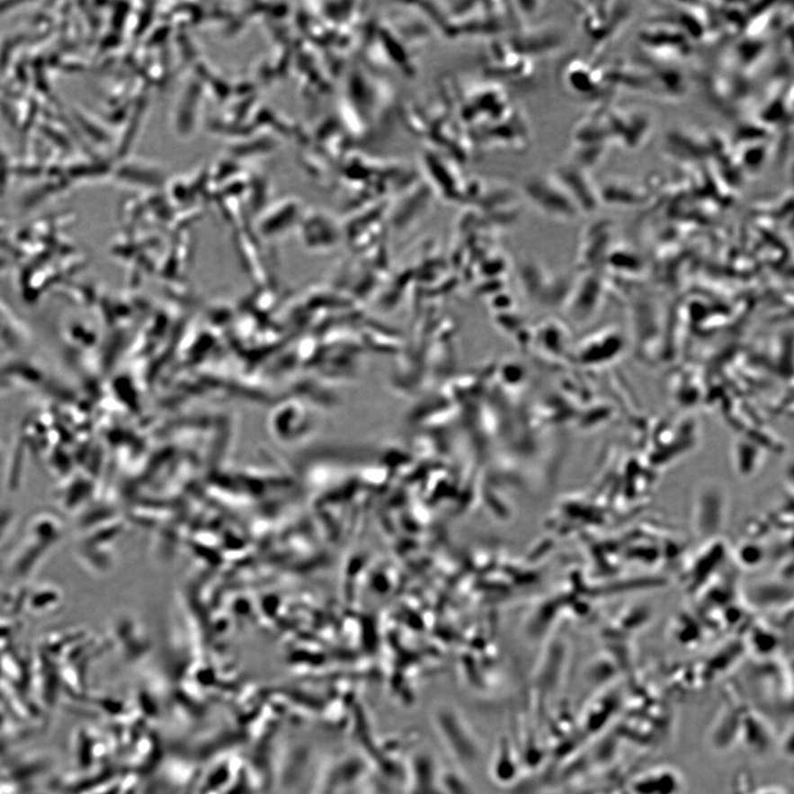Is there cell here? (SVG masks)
Instances as JSON below:
<instances>
[{
    "label": "cell",
    "mask_w": 794,
    "mask_h": 794,
    "mask_svg": "<svg viewBox=\"0 0 794 794\" xmlns=\"http://www.w3.org/2000/svg\"><path fill=\"white\" fill-rule=\"evenodd\" d=\"M521 196L549 217L575 218L581 211L553 174L532 175L526 179L521 189Z\"/></svg>",
    "instance_id": "1"
},
{
    "label": "cell",
    "mask_w": 794,
    "mask_h": 794,
    "mask_svg": "<svg viewBox=\"0 0 794 794\" xmlns=\"http://www.w3.org/2000/svg\"><path fill=\"white\" fill-rule=\"evenodd\" d=\"M426 173L433 193H440L442 199L451 202H465L469 200L472 180L464 179L460 170L451 165V160L433 152L425 157Z\"/></svg>",
    "instance_id": "2"
},
{
    "label": "cell",
    "mask_w": 794,
    "mask_h": 794,
    "mask_svg": "<svg viewBox=\"0 0 794 794\" xmlns=\"http://www.w3.org/2000/svg\"><path fill=\"white\" fill-rule=\"evenodd\" d=\"M552 174L581 210H589L597 206L595 189L592 187V182L584 173L582 165L574 163L564 164L558 165Z\"/></svg>",
    "instance_id": "3"
}]
</instances>
